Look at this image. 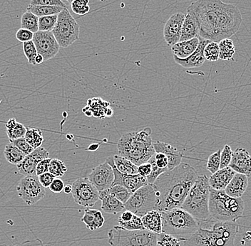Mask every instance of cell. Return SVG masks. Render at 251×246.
Wrapping results in <instances>:
<instances>
[{
	"label": "cell",
	"instance_id": "60d3db41",
	"mask_svg": "<svg viewBox=\"0 0 251 246\" xmlns=\"http://www.w3.org/2000/svg\"><path fill=\"white\" fill-rule=\"evenodd\" d=\"M119 225L125 229L129 230V231H135V230H146L143 225L142 220L140 216L136 215L131 220L128 222H118Z\"/></svg>",
	"mask_w": 251,
	"mask_h": 246
},
{
	"label": "cell",
	"instance_id": "ac0fdd59",
	"mask_svg": "<svg viewBox=\"0 0 251 246\" xmlns=\"http://www.w3.org/2000/svg\"><path fill=\"white\" fill-rule=\"evenodd\" d=\"M229 167L236 173L251 177V156L248 150L241 147L237 148L233 152Z\"/></svg>",
	"mask_w": 251,
	"mask_h": 246
},
{
	"label": "cell",
	"instance_id": "7c38bea8",
	"mask_svg": "<svg viewBox=\"0 0 251 246\" xmlns=\"http://www.w3.org/2000/svg\"><path fill=\"white\" fill-rule=\"evenodd\" d=\"M72 185L74 200L80 206L92 207L100 200V192L87 177L78 178Z\"/></svg>",
	"mask_w": 251,
	"mask_h": 246
},
{
	"label": "cell",
	"instance_id": "74e56055",
	"mask_svg": "<svg viewBox=\"0 0 251 246\" xmlns=\"http://www.w3.org/2000/svg\"><path fill=\"white\" fill-rule=\"evenodd\" d=\"M67 172V167L65 164L60 159H52L50 162L49 172L51 174L56 178H60L65 175Z\"/></svg>",
	"mask_w": 251,
	"mask_h": 246
},
{
	"label": "cell",
	"instance_id": "30bf717a",
	"mask_svg": "<svg viewBox=\"0 0 251 246\" xmlns=\"http://www.w3.org/2000/svg\"><path fill=\"white\" fill-rule=\"evenodd\" d=\"M156 201L154 188L153 185L148 184L133 193L129 200L125 204V209L142 217L149 211L156 210Z\"/></svg>",
	"mask_w": 251,
	"mask_h": 246
},
{
	"label": "cell",
	"instance_id": "484cf974",
	"mask_svg": "<svg viewBox=\"0 0 251 246\" xmlns=\"http://www.w3.org/2000/svg\"><path fill=\"white\" fill-rule=\"evenodd\" d=\"M81 221L91 231L101 228L105 222L104 217L102 215L101 211L91 208L84 210V214Z\"/></svg>",
	"mask_w": 251,
	"mask_h": 246
},
{
	"label": "cell",
	"instance_id": "94428289",
	"mask_svg": "<svg viewBox=\"0 0 251 246\" xmlns=\"http://www.w3.org/2000/svg\"><path fill=\"white\" fill-rule=\"evenodd\" d=\"M66 1H68V2L70 3V4H71V3H72V1H74V0H66Z\"/></svg>",
	"mask_w": 251,
	"mask_h": 246
},
{
	"label": "cell",
	"instance_id": "83f0119b",
	"mask_svg": "<svg viewBox=\"0 0 251 246\" xmlns=\"http://www.w3.org/2000/svg\"><path fill=\"white\" fill-rule=\"evenodd\" d=\"M114 164L121 173L124 175H137L138 166L132 162L119 155H114Z\"/></svg>",
	"mask_w": 251,
	"mask_h": 246
},
{
	"label": "cell",
	"instance_id": "11a10c76",
	"mask_svg": "<svg viewBox=\"0 0 251 246\" xmlns=\"http://www.w3.org/2000/svg\"><path fill=\"white\" fill-rule=\"evenodd\" d=\"M17 122L15 118H11L10 120L6 123V128H7V130L12 129V128L17 125Z\"/></svg>",
	"mask_w": 251,
	"mask_h": 246
},
{
	"label": "cell",
	"instance_id": "f6af8a7d",
	"mask_svg": "<svg viewBox=\"0 0 251 246\" xmlns=\"http://www.w3.org/2000/svg\"><path fill=\"white\" fill-rule=\"evenodd\" d=\"M233 153V151L229 145H226L224 146L223 150H221L220 169H224L225 167H229V164L231 162Z\"/></svg>",
	"mask_w": 251,
	"mask_h": 246
},
{
	"label": "cell",
	"instance_id": "44dd1931",
	"mask_svg": "<svg viewBox=\"0 0 251 246\" xmlns=\"http://www.w3.org/2000/svg\"><path fill=\"white\" fill-rule=\"evenodd\" d=\"M199 31L200 29L197 18L194 12L188 7L182 27L180 42H184L199 37Z\"/></svg>",
	"mask_w": 251,
	"mask_h": 246
},
{
	"label": "cell",
	"instance_id": "8992f818",
	"mask_svg": "<svg viewBox=\"0 0 251 246\" xmlns=\"http://www.w3.org/2000/svg\"><path fill=\"white\" fill-rule=\"evenodd\" d=\"M221 0H196L189 8L197 18L199 24V37L215 42L216 26L222 7Z\"/></svg>",
	"mask_w": 251,
	"mask_h": 246
},
{
	"label": "cell",
	"instance_id": "bcb514c9",
	"mask_svg": "<svg viewBox=\"0 0 251 246\" xmlns=\"http://www.w3.org/2000/svg\"><path fill=\"white\" fill-rule=\"evenodd\" d=\"M30 5L47 6V7H61L67 8L62 0H31Z\"/></svg>",
	"mask_w": 251,
	"mask_h": 246
},
{
	"label": "cell",
	"instance_id": "6da1fadb",
	"mask_svg": "<svg viewBox=\"0 0 251 246\" xmlns=\"http://www.w3.org/2000/svg\"><path fill=\"white\" fill-rule=\"evenodd\" d=\"M199 176L194 167L184 162L161 174L153 184L156 194V210L162 212L181 207Z\"/></svg>",
	"mask_w": 251,
	"mask_h": 246
},
{
	"label": "cell",
	"instance_id": "4fadbf2b",
	"mask_svg": "<svg viewBox=\"0 0 251 246\" xmlns=\"http://www.w3.org/2000/svg\"><path fill=\"white\" fill-rule=\"evenodd\" d=\"M33 42L38 54L43 56L45 62L53 59L59 53L60 46L52 31H40L34 33Z\"/></svg>",
	"mask_w": 251,
	"mask_h": 246
},
{
	"label": "cell",
	"instance_id": "9f6ffc18",
	"mask_svg": "<svg viewBox=\"0 0 251 246\" xmlns=\"http://www.w3.org/2000/svg\"><path fill=\"white\" fill-rule=\"evenodd\" d=\"M65 194H70L72 193V185L67 184L64 186V191H63Z\"/></svg>",
	"mask_w": 251,
	"mask_h": 246
},
{
	"label": "cell",
	"instance_id": "7dc6e473",
	"mask_svg": "<svg viewBox=\"0 0 251 246\" xmlns=\"http://www.w3.org/2000/svg\"><path fill=\"white\" fill-rule=\"evenodd\" d=\"M9 142L15 145L16 147H18L26 155L30 154L34 150V149L28 143L25 137L15 139V140H9Z\"/></svg>",
	"mask_w": 251,
	"mask_h": 246
},
{
	"label": "cell",
	"instance_id": "f35d334b",
	"mask_svg": "<svg viewBox=\"0 0 251 246\" xmlns=\"http://www.w3.org/2000/svg\"><path fill=\"white\" fill-rule=\"evenodd\" d=\"M23 47L24 54L27 59L29 64L35 66V58L38 55V52H37V48H36L34 42L29 41V42H25L23 43Z\"/></svg>",
	"mask_w": 251,
	"mask_h": 246
},
{
	"label": "cell",
	"instance_id": "9a60e30c",
	"mask_svg": "<svg viewBox=\"0 0 251 246\" xmlns=\"http://www.w3.org/2000/svg\"><path fill=\"white\" fill-rule=\"evenodd\" d=\"M106 162L109 163L114 169V185H122L128 189L131 193H134L142 186L149 184L147 177L141 176L140 175H124L121 173L116 167L114 164V157H109L106 159Z\"/></svg>",
	"mask_w": 251,
	"mask_h": 246
},
{
	"label": "cell",
	"instance_id": "681fc988",
	"mask_svg": "<svg viewBox=\"0 0 251 246\" xmlns=\"http://www.w3.org/2000/svg\"><path fill=\"white\" fill-rule=\"evenodd\" d=\"M51 159L50 157L46 158L41 161L40 162L37 164V168H36V175L39 176L42 174L49 172V168H50V162H51Z\"/></svg>",
	"mask_w": 251,
	"mask_h": 246
},
{
	"label": "cell",
	"instance_id": "277c9868",
	"mask_svg": "<svg viewBox=\"0 0 251 246\" xmlns=\"http://www.w3.org/2000/svg\"><path fill=\"white\" fill-rule=\"evenodd\" d=\"M245 203L242 198L227 195L225 191L211 189L209 200L210 217L219 222H236L243 216Z\"/></svg>",
	"mask_w": 251,
	"mask_h": 246
},
{
	"label": "cell",
	"instance_id": "91938a15",
	"mask_svg": "<svg viewBox=\"0 0 251 246\" xmlns=\"http://www.w3.org/2000/svg\"><path fill=\"white\" fill-rule=\"evenodd\" d=\"M113 115V110L111 108H108L107 111H106V116L107 117H111Z\"/></svg>",
	"mask_w": 251,
	"mask_h": 246
},
{
	"label": "cell",
	"instance_id": "8fae6325",
	"mask_svg": "<svg viewBox=\"0 0 251 246\" xmlns=\"http://www.w3.org/2000/svg\"><path fill=\"white\" fill-rule=\"evenodd\" d=\"M45 189L37 175L24 177L17 186L19 197L28 206L35 204L42 200L46 194Z\"/></svg>",
	"mask_w": 251,
	"mask_h": 246
},
{
	"label": "cell",
	"instance_id": "5b68a950",
	"mask_svg": "<svg viewBox=\"0 0 251 246\" xmlns=\"http://www.w3.org/2000/svg\"><path fill=\"white\" fill-rule=\"evenodd\" d=\"M209 180L205 175H199L188 192L181 208L201 222L211 219L209 200L211 194Z\"/></svg>",
	"mask_w": 251,
	"mask_h": 246
},
{
	"label": "cell",
	"instance_id": "2e32d148",
	"mask_svg": "<svg viewBox=\"0 0 251 246\" xmlns=\"http://www.w3.org/2000/svg\"><path fill=\"white\" fill-rule=\"evenodd\" d=\"M185 14L177 12L168 20L164 28V38L168 46H172L180 42Z\"/></svg>",
	"mask_w": 251,
	"mask_h": 246
},
{
	"label": "cell",
	"instance_id": "4316f807",
	"mask_svg": "<svg viewBox=\"0 0 251 246\" xmlns=\"http://www.w3.org/2000/svg\"><path fill=\"white\" fill-rule=\"evenodd\" d=\"M143 225L147 231L156 234L162 233V217L161 212L157 210H152L141 217Z\"/></svg>",
	"mask_w": 251,
	"mask_h": 246
},
{
	"label": "cell",
	"instance_id": "5bb4252c",
	"mask_svg": "<svg viewBox=\"0 0 251 246\" xmlns=\"http://www.w3.org/2000/svg\"><path fill=\"white\" fill-rule=\"evenodd\" d=\"M87 178L99 192L106 190L114 184V169L109 163L105 162L92 169Z\"/></svg>",
	"mask_w": 251,
	"mask_h": 246
},
{
	"label": "cell",
	"instance_id": "6f0895ef",
	"mask_svg": "<svg viewBox=\"0 0 251 246\" xmlns=\"http://www.w3.org/2000/svg\"><path fill=\"white\" fill-rule=\"evenodd\" d=\"M44 62H45V59H44L43 56H42V55L38 54V55H37V56H36V58H35L36 65H37V64H42V63H43Z\"/></svg>",
	"mask_w": 251,
	"mask_h": 246
},
{
	"label": "cell",
	"instance_id": "6125c7cd",
	"mask_svg": "<svg viewBox=\"0 0 251 246\" xmlns=\"http://www.w3.org/2000/svg\"><path fill=\"white\" fill-rule=\"evenodd\" d=\"M0 246H7L6 245H4V244H0Z\"/></svg>",
	"mask_w": 251,
	"mask_h": 246
},
{
	"label": "cell",
	"instance_id": "7bdbcfd3",
	"mask_svg": "<svg viewBox=\"0 0 251 246\" xmlns=\"http://www.w3.org/2000/svg\"><path fill=\"white\" fill-rule=\"evenodd\" d=\"M26 132V127L22 123H17L12 129L7 130V137H9V140L22 138L25 137Z\"/></svg>",
	"mask_w": 251,
	"mask_h": 246
},
{
	"label": "cell",
	"instance_id": "52a82bcc",
	"mask_svg": "<svg viewBox=\"0 0 251 246\" xmlns=\"http://www.w3.org/2000/svg\"><path fill=\"white\" fill-rule=\"evenodd\" d=\"M162 233L187 239L200 228L201 223L181 207L161 212Z\"/></svg>",
	"mask_w": 251,
	"mask_h": 246
},
{
	"label": "cell",
	"instance_id": "e575fe53",
	"mask_svg": "<svg viewBox=\"0 0 251 246\" xmlns=\"http://www.w3.org/2000/svg\"><path fill=\"white\" fill-rule=\"evenodd\" d=\"M106 190L111 195L116 197L117 200H119L125 204L132 195V193L122 185H114Z\"/></svg>",
	"mask_w": 251,
	"mask_h": 246
},
{
	"label": "cell",
	"instance_id": "f1b7e54d",
	"mask_svg": "<svg viewBox=\"0 0 251 246\" xmlns=\"http://www.w3.org/2000/svg\"><path fill=\"white\" fill-rule=\"evenodd\" d=\"M4 155L8 162L12 164H15V165L23 162V159L26 156L18 147H16L11 142L6 145L5 148H4Z\"/></svg>",
	"mask_w": 251,
	"mask_h": 246
},
{
	"label": "cell",
	"instance_id": "be15d7a7",
	"mask_svg": "<svg viewBox=\"0 0 251 246\" xmlns=\"http://www.w3.org/2000/svg\"><path fill=\"white\" fill-rule=\"evenodd\" d=\"M97 1H108V0H97Z\"/></svg>",
	"mask_w": 251,
	"mask_h": 246
},
{
	"label": "cell",
	"instance_id": "603a6c76",
	"mask_svg": "<svg viewBox=\"0 0 251 246\" xmlns=\"http://www.w3.org/2000/svg\"><path fill=\"white\" fill-rule=\"evenodd\" d=\"M100 200L101 201V210L106 214L116 215L126 210L125 203L111 195L107 190L100 192Z\"/></svg>",
	"mask_w": 251,
	"mask_h": 246
},
{
	"label": "cell",
	"instance_id": "ee69618b",
	"mask_svg": "<svg viewBox=\"0 0 251 246\" xmlns=\"http://www.w3.org/2000/svg\"><path fill=\"white\" fill-rule=\"evenodd\" d=\"M155 154H156V153H155ZM149 162L151 163V164L152 170L151 173L147 177V180H148L149 184L153 185V183H154L155 181L157 179V178H158L161 174L164 173V172H166V171L168 170L164 169L159 168V167L156 165V161H155L154 155H153V156L149 159Z\"/></svg>",
	"mask_w": 251,
	"mask_h": 246
},
{
	"label": "cell",
	"instance_id": "ab89813d",
	"mask_svg": "<svg viewBox=\"0 0 251 246\" xmlns=\"http://www.w3.org/2000/svg\"><path fill=\"white\" fill-rule=\"evenodd\" d=\"M70 4L72 11L76 15L84 16L90 11L89 0H74Z\"/></svg>",
	"mask_w": 251,
	"mask_h": 246
},
{
	"label": "cell",
	"instance_id": "3957f363",
	"mask_svg": "<svg viewBox=\"0 0 251 246\" xmlns=\"http://www.w3.org/2000/svg\"><path fill=\"white\" fill-rule=\"evenodd\" d=\"M151 133L150 128H146L124 134L117 144L119 155L137 166L148 162L156 153Z\"/></svg>",
	"mask_w": 251,
	"mask_h": 246
},
{
	"label": "cell",
	"instance_id": "cb8c5ba5",
	"mask_svg": "<svg viewBox=\"0 0 251 246\" xmlns=\"http://www.w3.org/2000/svg\"><path fill=\"white\" fill-rule=\"evenodd\" d=\"M249 177L242 174L235 173L228 185L226 188L225 192L227 195L234 198H241L249 186Z\"/></svg>",
	"mask_w": 251,
	"mask_h": 246
},
{
	"label": "cell",
	"instance_id": "f907efd6",
	"mask_svg": "<svg viewBox=\"0 0 251 246\" xmlns=\"http://www.w3.org/2000/svg\"><path fill=\"white\" fill-rule=\"evenodd\" d=\"M155 161H156V165L158 166L159 168L168 169V165H169V159H168L167 157L163 153H156L154 155Z\"/></svg>",
	"mask_w": 251,
	"mask_h": 246
},
{
	"label": "cell",
	"instance_id": "8d00e7d4",
	"mask_svg": "<svg viewBox=\"0 0 251 246\" xmlns=\"http://www.w3.org/2000/svg\"><path fill=\"white\" fill-rule=\"evenodd\" d=\"M58 15L39 17V31H52L57 22Z\"/></svg>",
	"mask_w": 251,
	"mask_h": 246
},
{
	"label": "cell",
	"instance_id": "f546056e",
	"mask_svg": "<svg viewBox=\"0 0 251 246\" xmlns=\"http://www.w3.org/2000/svg\"><path fill=\"white\" fill-rule=\"evenodd\" d=\"M219 59L222 61H233L235 48L233 40L225 39L219 42Z\"/></svg>",
	"mask_w": 251,
	"mask_h": 246
},
{
	"label": "cell",
	"instance_id": "f5cc1de1",
	"mask_svg": "<svg viewBox=\"0 0 251 246\" xmlns=\"http://www.w3.org/2000/svg\"><path fill=\"white\" fill-rule=\"evenodd\" d=\"M64 186L65 185H64V181L60 178H55L49 188H50L51 192L59 194V193H62L64 191Z\"/></svg>",
	"mask_w": 251,
	"mask_h": 246
},
{
	"label": "cell",
	"instance_id": "d6a6232c",
	"mask_svg": "<svg viewBox=\"0 0 251 246\" xmlns=\"http://www.w3.org/2000/svg\"><path fill=\"white\" fill-rule=\"evenodd\" d=\"M64 9V7H47V6H36L29 4L26 9L37 17H42L45 16L59 15Z\"/></svg>",
	"mask_w": 251,
	"mask_h": 246
},
{
	"label": "cell",
	"instance_id": "d4e9b609",
	"mask_svg": "<svg viewBox=\"0 0 251 246\" xmlns=\"http://www.w3.org/2000/svg\"><path fill=\"white\" fill-rule=\"evenodd\" d=\"M199 37H196L190 40L179 42L172 46V51L174 56L179 59H186L191 56L199 45Z\"/></svg>",
	"mask_w": 251,
	"mask_h": 246
},
{
	"label": "cell",
	"instance_id": "7a4b0ae2",
	"mask_svg": "<svg viewBox=\"0 0 251 246\" xmlns=\"http://www.w3.org/2000/svg\"><path fill=\"white\" fill-rule=\"evenodd\" d=\"M239 231L236 222H219L210 219L183 243V246H235Z\"/></svg>",
	"mask_w": 251,
	"mask_h": 246
},
{
	"label": "cell",
	"instance_id": "7402d4cb",
	"mask_svg": "<svg viewBox=\"0 0 251 246\" xmlns=\"http://www.w3.org/2000/svg\"><path fill=\"white\" fill-rule=\"evenodd\" d=\"M236 172L230 167L220 169L214 174H212L209 180L211 189L218 191L225 190Z\"/></svg>",
	"mask_w": 251,
	"mask_h": 246
},
{
	"label": "cell",
	"instance_id": "816d5d0a",
	"mask_svg": "<svg viewBox=\"0 0 251 246\" xmlns=\"http://www.w3.org/2000/svg\"><path fill=\"white\" fill-rule=\"evenodd\" d=\"M38 177L41 184L45 188L50 187V185L51 184L54 179L56 178V177L53 176L50 172H46V173L42 174V175H39Z\"/></svg>",
	"mask_w": 251,
	"mask_h": 246
},
{
	"label": "cell",
	"instance_id": "db71d44e",
	"mask_svg": "<svg viewBox=\"0 0 251 246\" xmlns=\"http://www.w3.org/2000/svg\"><path fill=\"white\" fill-rule=\"evenodd\" d=\"M152 166L151 163L147 162L138 166V174L141 176L147 177L151 173Z\"/></svg>",
	"mask_w": 251,
	"mask_h": 246
},
{
	"label": "cell",
	"instance_id": "d590c367",
	"mask_svg": "<svg viewBox=\"0 0 251 246\" xmlns=\"http://www.w3.org/2000/svg\"><path fill=\"white\" fill-rule=\"evenodd\" d=\"M205 61L210 62H217L219 59V42H210L207 44L203 50Z\"/></svg>",
	"mask_w": 251,
	"mask_h": 246
},
{
	"label": "cell",
	"instance_id": "ffe728a7",
	"mask_svg": "<svg viewBox=\"0 0 251 246\" xmlns=\"http://www.w3.org/2000/svg\"><path fill=\"white\" fill-rule=\"evenodd\" d=\"M153 147L156 153H163L169 159V170H172L181 164L183 154L176 147L161 141L153 142Z\"/></svg>",
	"mask_w": 251,
	"mask_h": 246
},
{
	"label": "cell",
	"instance_id": "680465c9",
	"mask_svg": "<svg viewBox=\"0 0 251 246\" xmlns=\"http://www.w3.org/2000/svg\"><path fill=\"white\" fill-rule=\"evenodd\" d=\"M99 147H100V145H99L98 144H92V145H91L89 147L88 150H89V151H96V150H98Z\"/></svg>",
	"mask_w": 251,
	"mask_h": 246
},
{
	"label": "cell",
	"instance_id": "4dcf8cb0",
	"mask_svg": "<svg viewBox=\"0 0 251 246\" xmlns=\"http://www.w3.org/2000/svg\"><path fill=\"white\" fill-rule=\"evenodd\" d=\"M25 138L34 150L42 147L44 142L42 132L37 128H26Z\"/></svg>",
	"mask_w": 251,
	"mask_h": 246
},
{
	"label": "cell",
	"instance_id": "e7e4bbea",
	"mask_svg": "<svg viewBox=\"0 0 251 246\" xmlns=\"http://www.w3.org/2000/svg\"></svg>",
	"mask_w": 251,
	"mask_h": 246
},
{
	"label": "cell",
	"instance_id": "b9f144b4",
	"mask_svg": "<svg viewBox=\"0 0 251 246\" xmlns=\"http://www.w3.org/2000/svg\"><path fill=\"white\" fill-rule=\"evenodd\" d=\"M221 150H219L214 153L210 155L207 161L206 169L211 172L214 174L220 169L221 166Z\"/></svg>",
	"mask_w": 251,
	"mask_h": 246
},
{
	"label": "cell",
	"instance_id": "ba28073f",
	"mask_svg": "<svg viewBox=\"0 0 251 246\" xmlns=\"http://www.w3.org/2000/svg\"><path fill=\"white\" fill-rule=\"evenodd\" d=\"M158 234L147 230L129 231L119 225L108 233V241L111 246H156Z\"/></svg>",
	"mask_w": 251,
	"mask_h": 246
},
{
	"label": "cell",
	"instance_id": "1f68e13d",
	"mask_svg": "<svg viewBox=\"0 0 251 246\" xmlns=\"http://www.w3.org/2000/svg\"><path fill=\"white\" fill-rule=\"evenodd\" d=\"M21 28L27 29L34 34L37 32L39 31V17L29 11H26L22 16Z\"/></svg>",
	"mask_w": 251,
	"mask_h": 246
},
{
	"label": "cell",
	"instance_id": "d6986e66",
	"mask_svg": "<svg viewBox=\"0 0 251 246\" xmlns=\"http://www.w3.org/2000/svg\"><path fill=\"white\" fill-rule=\"evenodd\" d=\"M199 37V45L195 51L191 56H188L186 59H179L176 56H174V59L177 64L180 65L183 68H199L201 67L205 62V57L203 55V50L207 44L209 43L211 41Z\"/></svg>",
	"mask_w": 251,
	"mask_h": 246
},
{
	"label": "cell",
	"instance_id": "9c48e42d",
	"mask_svg": "<svg viewBox=\"0 0 251 246\" xmlns=\"http://www.w3.org/2000/svg\"><path fill=\"white\" fill-rule=\"evenodd\" d=\"M62 48H67L79 39L80 26L67 8L58 15L57 22L52 31Z\"/></svg>",
	"mask_w": 251,
	"mask_h": 246
},
{
	"label": "cell",
	"instance_id": "836d02e7",
	"mask_svg": "<svg viewBox=\"0 0 251 246\" xmlns=\"http://www.w3.org/2000/svg\"><path fill=\"white\" fill-rule=\"evenodd\" d=\"M186 239L177 237L166 233H161L157 236V246H181Z\"/></svg>",
	"mask_w": 251,
	"mask_h": 246
},
{
	"label": "cell",
	"instance_id": "c3c4849f",
	"mask_svg": "<svg viewBox=\"0 0 251 246\" xmlns=\"http://www.w3.org/2000/svg\"><path fill=\"white\" fill-rule=\"evenodd\" d=\"M34 33L31 31L21 28L16 33V38L19 42L25 43V42L32 41L34 38Z\"/></svg>",
	"mask_w": 251,
	"mask_h": 246
},
{
	"label": "cell",
	"instance_id": "e0dca14e",
	"mask_svg": "<svg viewBox=\"0 0 251 246\" xmlns=\"http://www.w3.org/2000/svg\"><path fill=\"white\" fill-rule=\"evenodd\" d=\"M50 153L43 147L35 149L30 154L26 155L23 162L17 164L19 173L24 176L36 175V168L37 164L43 159L49 158Z\"/></svg>",
	"mask_w": 251,
	"mask_h": 246
}]
</instances>
